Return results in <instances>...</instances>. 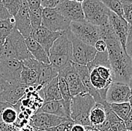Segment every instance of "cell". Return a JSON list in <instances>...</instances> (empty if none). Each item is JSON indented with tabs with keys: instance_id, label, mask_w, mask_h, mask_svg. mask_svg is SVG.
Wrapping results in <instances>:
<instances>
[{
	"instance_id": "cell-31",
	"label": "cell",
	"mask_w": 132,
	"mask_h": 131,
	"mask_svg": "<svg viewBox=\"0 0 132 131\" xmlns=\"http://www.w3.org/2000/svg\"><path fill=\"white\" fill-rule=\"evenodd\" d=\"M98 27L99 31H100L101 39H102L104 41H105L107 39H117L115 33L113 32V30L111 25L110 24L109 20L107 21L106 24H104V25H101Z\"/></svg>"
},
{
	"instance_id": "cell-11",
	"label": "cell",
	"mask_w": 132,
	"mask_h": 131,
	"mask_svg": "<svg viewBox=\"0 0 132 131\" xmlns=\"http://www.w3.org/2000/svg\"><path fill=\"white\" fill-rule=\"evenodd\" d=\"M131 100V87L119 82H113L106 93L105 101L108 104L128 103Z\"/></svg>"
},
{
	"instance_id": "cell-25",
	"label": "cell",
	"mask_w": 132,
	"mask_h": 131,
	"mask_svg": "<svg viewBox=\"0 0 132 131\" xmlns=\"http://www.w3.org/2000/svg\"><path fill=\"white\" fill-rule=\"evenodd\" d=\"M38 81V76L36 72L23 66V69L20 73V83L26 86H31L37 84Z\"/></svg>"
},
{
	"instance_id": "cell-46",
	"label": "cell",
	"mask_w": 132,
	"mask_h": 131,
	"mask_svg": "<svg viewBox=\"0 0 132 131\" xmlns=\"http://www.w3.org/2000/svg\"><path fill=\"white\" fill-rule=\"evenodd\" d=\"M75 2H78V3H80V4H82V2H84V0H74Z\"/></svg>"
},
{
	"instance_id": "cell-37",
	"label": "cell",
	"mask_w": 132,
	"mask_h": 131,
	"mask_svg": "<svg viewBox=\"0 0 132 131\" xmlns=\"http://www.w3.org/2000/svg\"><path fill=\"white\" fill-rule=\"evenodd\" d=\"M18 129L16 128L14 125H10L6 123H0V131H17Z\"/></svg>"
},
{
	"instance_id": "cell-1",
	"label": "cell",
	"mask_w": 132,
	"mask_h": 131,
	"mask_svg": "<svg viewBox=\"0 0 132 131\" xmlns=\"http://www.w3.org/2000/svg\"><path fill=\"white\" fill-rule=\"evenodd\" d=\"M110 67L113 72V82L123 83L131 86L132 60L122 49L116 39L105 40Z\"/></svg>"
},
{
	"instance_id": "cell-23",
	"label": "cell",
	"mask_w": 132,
	"mask_h": 131,
	"mask_svg": "<svg viewBox=\"0 0 132 131\" xmlns=\"http://www.w3.org/2000/svg\"><path fill=\"white\" fill-rule=\"evenodd\" d=\"M109 105L111 110L122 121H125L128 118V117L132 114L131 102L122 103H112Z\"/></svg>"
},
{
	"instance_id": "cell-29",
	"label": "cell",
	"mask_w": 132,
	"mask_h": 131,
	"mask_svg": "<svg viewBox=\"0 0 132 131\" xmlns=\"http://www.w3.org/2000/svg\"><path fill=\"white\" fill-rule=\"evenodd\" d=\"M14 28V17L7 20H0V38H7Z\"/></svg>"
},
{
	"instance_id": "cell-8",
	"label": "cell",
	"mask_w": 132,
	"mask_h": 131,
	"mask_svg": "<svg viewBox=\"0 0 132 131\" xmlns=\"http://www.w3.org/2000/svg\"><path fill=\"white\" fill-rule=\"evenodd\" d=\"M68 33L72 44L71 61L80 65L86 66L96 55V50L93 46L85 44L76 39L69 30H68Z\"/></svg>"
},
{
	"instance_id": "cell-14",
	"label": "cell",
	"mask_w": 132,
	"mask_h": 131,
	"mask_svg": "<svg viewBox=\"0 0 132 131\" xmlns=\"http://www.w3.org/2000/svg\"><path fill=\"white\" fill-rule=\"evenodd\" d=\"M108 20L113 30L118 41L120 42L122 49L126 52L125 45L128 33L131 30V25L128 24L123 17L118 16L112 11H109Z\"/></svg>"
},
{
	"instance_id": "cell-4",
	"label": "cell",
	"mask_w": 132,
	"mask_h": 131,
	"mask_svg": "<svg viewBox=\"0 0 132 131\" xmlns=\"http://www.w3.org/2000/svg\"><path fill=\"white\" fill-rule=\"evenodd\" d=\"M33 58L27 49L25 39L14 27L5 39L3 52L0 60L14 59L19 61Z\"/></svg>"
},
{
	"instance_id": "cell-33",
	"label": "cell",
	"mask_w": 132,
	"mask_h": 131,
	"mask_svg": "<svg viewBox=\"0 0 132 131\" xmlns=\"http://www.w3.org/2000/svg\"><path fill=\"white\" fill-rule=\"evenodd\" d=\"M74 123L71 120H69V121H65L64 123H61L58 126L48 128L44 131H71V128Z\"/></svg>"
},
{
	"instance_id": "cell-10",
	"label": "cell",
	"mask_w": 132,
	"mask_h": 131,
	"mask_svg": "<svg viewBox=\"0 0 132 131\" xmlns=\"http://www.w3.org/2000/svg\"><path fill=\"white\" fill-rule=\"evenodd\" d=\"M23 62L14 59L0 60V75L9 84L20 83Z\"/></svg>"
},
{
	"instance_id": "cell-7",
	"label": "cell",
	"mask_w": 132,
	"mask_h": 131,
	"mask_svg": "<svg viewBox=\"0 0 132 131\" xmlns=\"http://www.w3.org/2000/svg\"><path fill=\"white\" fill-rule=\"evenodd\" d=\"M71 21L63 17L56 8H43L41 26L50 31L63 33L69 30Z\"/></svg>"
},
{
	"instance_id": "cell-12",
	"label": "cell",
	"mask_w": 132,
	"mask_h": 131,
	"mask_svg": "<svg viewBox=\"0 0 132 131\" xmlns=\"http://www.w3.org/2000/svg\"><path fill=\"white\" fill-rule=\"evenodd\" d=\"M69 120L71 119L68 118H62L47 113L36 112L30 118L29 125H31L33 128L36 130H45L48 128L58 126Z\"/></svg>"
},
{
	"instance_id": "cell-38",
	"label": "cell",
	"mask_w": 132,
	"mask_h": 131,
	"mask_svg": "<svg viewBox=\"0 0 132 131\" xmlns=\"http://www.w3.org/2000/svg\"><path fill=\"white\" fill-rule=\"evenodd\" d=\"M131 118H132V114L130 115L128 118L124 121L123 123L124 126H125V130L127 131H131L132 129V121H131Z\"/></svg>"
},
{
	"instance_id": "cell-3",
	"label": "cell",
	"mask_w": 132,
	"mask_h": 131,
	"mask_svg": "<svg viewBox=\"0 0 132 131\" xmlns=\"http://www.w3.org/2000/svg\"><path fill=\"white\" fill-rule=\"evenodd\" d=\"M95 103V99L88 93H83L73 97L70 106V118L74 123L84 127L91 126L89 115Z\"/></svg>"
},
{
	"instance_id": "cell-30",
	"label": "cell",
	"mask_w": 132,
	"mask_h": 131,
	"mask_svg": "<svg viewBox=\"0 0 132 131\" xmlns=\"http://www.w3.org/2000/svg\"><path fill=\"white\" fill-rule=\"evenodd\" d=\"M110 11L113 12L119 17H123V10L121 3L118 0H100Z\"/></svg>"
},
{
	"instance_id": "cell-40",
	"label": "cell",
	"mask_w": 132,
	"mask_h": 131,
	"mask_svg": "<svg viewBox=\"0 0 132 131\" xmlns=\"http://www.w3.org/2000/svg\"><path fill=\"white\" fill-rule=\"evenodd\" d=\"M8 84H9V83H8L0 75V94L5 90V88L8 87Z\"/></svg>"
},
{
	"instance_id": "cell-34",
	"label": "cell",
	"mask_w": 132,
	"mask_h": 131,
	"mask_svg": "<svg viewBox=\"0 0 132 131\" xmlns=\"http://www.w3.org/2000/svg\"><path fill=\"white\" fill-rule=\"evenodd\" d=\"M62 0H40L42 8H55Z\"/></svg>"
},
{
	"instance_id": "cell-18",
	"label": "cell",
	"mask_w": 132,
	"mask_h": 131,
	"mask_svg": "<svg viewBox=\"0 0 132 131\" xmlns=\"http://www.w3.org/2000/svg\"><path fill=\"white\" fill-rule=\"evenodd\" d=\"M26 87L21 83L9 84L5 90L0 94V101L14 106L26 94Z\"/></svg>"
},
{
	"instance_id": "cell-13",
	"label": "cell",
	"mask_w": 132,
	"mask_h": 131,
	"mask_svg": "<svg viewBox=\"0 0 132 131\" xmlns=\"http://www.w3.org/2000/svg\"><path fill=\"white\" fill-rule=\"evenodd\" d=\"M59 75L65 78L72 97L80 93H87L79 75L74 70L71 62L59 71Z\"/></svg>"
},
{
	"instance_id": "cell-2",
	"label": "cell",
	"mask_w": 132,
	"mask_h": 131,
	"mask_svg": "<svg viewBox=\"0 0 132 131\" xmlns=\"http://www.w3.org/2000/svg\"><path fill=\"white\" fill-rule=\"evenodd\" d=\"M68 30L62 33L49 50L50 63L56 67L59 71L71 62L72 44Z\"/></svg>"
},
{
	"instance_id": "cell-32",
	"label": "cell",
	"mask_w": 132,
	"mask_h": 131,
	"mask_svg": "<svg viewBox=\"0 0 132 131\" xmlns=\"http://www.w3.org/2000/svg\"><path fill=\"white\" fill-rule=\"evenodd\" d=\"M23 2V0H3V4L9 14L14 17L22 6Z\"/></svg>"
},
{
	"instance_id": "cell-28",
	"label": "cell",
	"mask_w": 132,
	"mask_h": 131,
	"mask_svg": "<svg viewBox=\"0 0 132 131\" xmlns=\"http://www.w3.org/2000/svg\"><path fill=\"white\" fill-rule=\"evenodd\" d=\"M42 11H43V8H41V6L36 8H29V21H30V24L32 26V29H36L41 26Z\"/></svg>"
},
{
	"instance_id": "cell-48",
	"label": "cell",
	"mask_w": 132,
	"mask_h": 131,
	"mask_svg": "<svg viewBox=\"0 0 132 131\" xmlns=\"http://www.w3.org/2000/svg\"><path fill=\"white\" fill-rule=\"evenodd\" d=\"M68 1H74V0H68Z\"/></svg>"
},
{
	"instance_id": "cell-26",
	"label": "cell",
	"mask_w": 132,
	"mask_h": 131,
	"mask_svg": "<svg viewBox=\"0 0 132 131\" xmlns=\"http://www.w3.org/2000/svg\"><path fill=\"white\" fill-rule=\"evenodd\" d=\"M92 68H95L97 70V72L100 75L101 78H103L104 81L107 83L111 84L113 82V72L110 67V63H104V64H99V65L93 66ZM90 68V69H92Z\"/></svg>"
},
{
	"instance_id": "cell-20",
	"label": "cell",
	"mask_w": 132,
	"mask_h": 131,
	"mask_svg": "<svg viewBox=\"0 0 132 131\" xmlns=\"http://www.w3.org/2000/svg\"><path fill=\"white\" fill-rule=\"evenodd\" d=\"M38 93L44 103L61 100L62 97L58 86V77L53 78L48 84L44 86Z\"/></svg>"
},
{
	"instance_id": "cell-21",
	"label": "cell",
	"mask_w": 132,
	"mask_h": 131,
	"mask_svg": "<svg viewBox=\"0 0 132 131\" xmlns=\"http://www.w3.org/2000/svg\"><path fill=\"white\" fill-rule=\"evenodd\" d=\"M25 41H26L27 49L30 53V54L32 55L33 59L36 60L40 63L49 64L50 61L48 54L45 52L44 48L37 41L34 40L31 36L25 39Z\"/></svg>"
},
{
	"instance_id": "cell-41",
	"label": "cell",
	"mask_w": 132,
	"mask_h": 131,
	"mask_svg": "<svg viewBox=\"0 0 132 131\" xmlns=\"http://www.w3.org/2000/svg\"><path fill=\"white\" fill-rule=\"evenodd\" d=\"M71 131H86V128L82 125L77 124V123H74L73 126L71 128Z\"/></svg>"
},
{
	"instance_id": "cell-17",
	"label": "cell",
	"mask_w": 132,
	"mask_h": 131,
	"mask_svg": "<svg viewBox=\"0 0 132 131\" xmlns=\"http://www.w3.org/2000/svg\"><path fill=\"white\" fill-rule=\"evenodd\" d=\"M62 33L52 32L46 28L40 26L36 29H32L30 36L37 41L49 55V50L53 42L62 35Z\"/></svg>"
},
{
	"instance_id": "cell-47",
	"label": "cell",
	"mask_w": 132,
	"mask_h": 131,
	"mask_svg": "<svg viewBox=\"0 0 132 131\" xmlns=\"http://www.w3.org/2000/svg\"><path fill=\"white\" fill-rule=\"evenodd\" d=\"M36 130V129H35ZM36 131H44V130H36Z\"/></svg>"
},
{
	"instance_id": "cell-19",
	"label": "cell",
	"mask_w": 132,
	"mask_h": 131,
	"mask_svg": "<svg viewBox=\"0 0 132 131\" xmlns=\"http://www.w3.org/2000/svg\"><path fill=\"white\" fill-rule=\"evenodd\" d=\"M37 112L47 113L62 118H70V114L68 112L65 106L62 99L57 101H50V102L44 103Z\"/></svg>"
},
{
	"instance_id": "cell-35",
	"label": "cell",
	"mask_w": 132,
	"mask_h": 131,
	"mask_svg": "<svg viewBox=\"0 0 132 131\" xmlns=\"http://www.w3.org/2000/svg\"><path fill=\"white\" fill-rule=\"evenodd\" d=\"M11 18H13V17L9 14L8 10L4 6L3 0H0V20H7Z\"/></svg>"
},
{
	"instance_id": "cell-36",
	"label": "cell",
	"mask_w": 132,
	"mask_h": 131,
	"mask_svg": "<svg viewBox=\"0 0 132 131\" xmlns=\"http://www.w3.org/2000/svg\"><path fill=\"white\" fill-rule=\"evenodd\" d=\"M94 48L97 52H104L107 50V45L105 41L102 39H99L94 45Z\"/></svg>"
},
{
	"instance_id": "cell-43",
	"label": "cell",
	"mask_w": 132,
	"mask_h": 131,
	"mask_svg": "<svg viewBox=\"0 0 132 131\" xmlns=\"http://www.w3.org/2000/svg\"><path fill=\"white\" fill-rule=\"evenodd\" d=\"M17 131H36V130L35 128H33L29 124L26 125V126H24L20 129H18Z\"/></svg>"
},
{
	"instance_id": "cell-44",
	"label": "cell",
	"mask_w": 132,
	"mask_h": 131,
	"mask_svg": "<svg viewBox=\"0 0 132 131\" xmlns=\"http://www.w3.org/2000/svg\"><path fill=\"white\" fill-rule=\"evenodd\" d=\"M5 39L6 38H0V58L2 57V52H3V48H4Z\"/></svg>"
},
{
	"instance_id": "cell-39",
	"label": "cell",
	"mask_w": 132,
	"mask_h": 131,
	"mask_svg": "<svg viewBox=\"0 0 132 131\" xmlns=\"http://www.w3.org/2000/svg\"><path fill=\"white\" fill-rule=\"evenodd\" d=\"M29 8H36L40 7V0H26Z\"/></svg>"
},
{
	"instance_id": "cell-9",
	"label": "cell",
	"mask_w": 132,
	"mask_h": 131,
	"mask_svg": "<svg viewBox=\"0 0 132 131\" xmlns=\"http://www.w3.org/2000/svg\"><path fill=\"white\" fill-rule=\"evenodd\" d=\"M22 62L23 66L35 71L38 74V85L44 87L59 75V69L50 63L46 64L40 63L33 58L25 60Z\"/></svg>"
},
{
	"instance_id": "cell-45",
	"label": "cell",
	"mask_w": 132,
	"mask_h": 131,
	"mask_svg": "<svg viewBox=\"0 0 132 131\" xmlns=\"http://www.w3.org/2000/svg\"><path fill=\"white\" fill-rule=\"evenodd\" d=\"M85 128H86V131H99L96 128H95L94 127H92V126L85 127Z\"/></svg>"
},
{
	"instance_id": "cell-15",
	"label": "cell",
	"mask_w": 132,
	"mask_h": 131,
	"mask_svg": "<svg viewBox=\"0 0 132 131\" xmlns=\"http://www.w3.org/2000/svg\"><path fill=\"white\" fill-rule=\"evenodd\" d=\"M55 8L71 22L84 20L82 4L75 1L62 0Z\"/></svg>"
},
{
	"instance_id": "cell-16",
	"label": "cell",
	"mask_w": 132,
	"mask_h": 131,
	"mask_svg": "<svg viewBox=\"0 0 132 131\" xmlns=\"http://www.w3.org/2000/svg\"><path fill=\"white\" fill-rule=\"evenodd\" d=\"M29 5L26 0H23L22 6L14 17V27L20 33L24 39L30 36L32 28L30 24L29 16Z\"/></svg>"
},
{
	"instance_id": "cell-42",
	"label": "cell",
	"mask_w": 132,
	"mask_h": 131,
	"mask_svg": "<svg viewBox=\"0 0 132 131\" xmlns=\"http://www.w3.org/2000/svg\"><path fill=\"white\" fill-rule=\"evenodd\" d=\"M11 106L10 104H8L7 103H4V102H2L0 101V123H2V118H1V116H2V113L3 112V110L6 108V107ZM12 106V105H11Z\"/></svg>"
},
{
	"instance_id": "cell-27",
	"label": "cell",
	"mask_w": 132,
	"mask_h": 131,
	"mask_svg": "<svg viewBox=\"0 0 132 131\" xmlns=\"http://www.w3.org/2000/svg\"><path fill=\"white\" fill-rule=\"evenodd\" d=\"M18 118V112L14 106L6 107L2 113V121L6 124L14 125Z\"/></svg>"
},
{
	"instance_id": "cell-24",
	"label": "cell",
	"mask_w": 132,
	"mask_h": 131,
	"mask_svg": "<svg viewBox=\"0 0 132 131\" xmlns=\"http://www.w3.org/2000/svg\"><path fill=\"white\" fill-rule=\"evenodd\" d=\"M58 86H59V89L60 94L62 97V100L64 103L68 112L70 114L71 112L70 106H71V102L72 97L70 93V90L67 85L65 78L61 75H58Z\"/></svg>"
},
{
	"instance_id": "cell-6",
	"label": "cell",
	"mask_w": 132,
	"mask_h": 131,
	"mask_svg": "<svg viewBox=\"0 0 132 131\" xmlns=\"http://www.w3.org/2000/svg\"><path fill=\"white\" fill-rule=\"evenodd\" d=\"M84 20L100 26L108 21V8L100 0H84L82 3Z\"/></svg>"
},
{
	"instance_id": "cell-22",
	"label": "cell",
	"mask_w": 132,
	"mask_h": 131,
	"mask_svg": "<svg viewBox=\"0 0 132 131\" xmlns=\"http://www.w3.org/2000/svg\"><path fill=\"white\" fill-rule=\"evenodd\" d=\"M89 120L92 127H97L104 123L106 120V112L104 105L95 103L89 112Z\"/></svg>"
},
{
	"instance_id": "cell-5",
	"label": "cell",
	"mask_w": 132,
	"mask_h": 131,
	"mask_svg": "<svg viewBox=\"0 0 132 131\" xmlns=\"http://www.w3.org/2000/svg\"><path fill=\"white\" fill-rule=\"evenodd\" d=\"M69 30L76 39L93 47L95 43L101 39L98 26L92 24L85 20L71 21Z\"/></svg>"
}]
</instances>
